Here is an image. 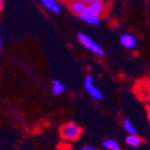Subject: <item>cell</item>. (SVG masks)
Returning a JSON list of instances; mask_svg holds the SVG:
<instances>
[{"label": "cell", "mask_w": 150, "mask_h": 150, "mask_svg": "<svg viewBox=\"0 0 150 150\" xmlns=\"http://www.w3.org/2000/svg\"><path fill=\"white\" fill-rule=\"evenodd\" d=\"M59 132H61V137L65 141L74 142L80 138L82 134V129L75 122H67L61 127Z\"/></svg>", "instance_id": "cell-1"}, {"label": "cell", "mask_w": 150, "mask_h": 150, "mask_svg": "<svg viewBox=\"0 0 150 150\" xmlns=\"http://www.w3.org/2000/svg\"><path fill=\"white\" fill-rule=\"evenodd\" d=\"M77 39L82 46H84L88 50L93 52L94 54H96V55H99V56L104 55V49H103L99 44H97V43L88 35H86V33H78Z\"/></svg>", "instance_id": "cell-2"}, {"label": "cell", "mask_w": 150, "mask_h": 150, "mask_svg": "<svg viewBox=\"0 0 150 150\" xmlns=\"http://www.w3.org/2000/svg\"><path fill=\"white\" fill-rule=\"evenodd\" d=\"M83 87L84 90L89 94V96H91L94 100L101 101L103 100V93L98 87H96V84L94 83V78L91 75H87L83 79Z\"/></svg>", "instance_id": "cell-3"}, {"label": "cell", "mask_w": 150, "mask_h": 150, "mask_svg": "<svg viewBox=\"0 0 150 150\" xmlns=\"http://www.w3.org/2000/svg\"><path fill=\"white\" fill-rule=\"evenodd\" d=\"M106 12V4L103 0H99L96 2L92 3V4L88 5L87 8V13L90 15H93V16L96 17H100L102 15H104Z\"/></svg>", "instance_id": "cell-4"}, {"label": "cell", "mask_w": 150, "mask_h": 150, "mask_svg": "<svg viewBox=\"0 0 150 150\" xmlns=\"http://www.w3.org/2000/svg\"><path fill=\"white\" fill-rule=\"evenodd\" d=\"M119 41H120V44L128 50L134 49L137 47V45H138L137 38L134 35H131V33H122L119 37Z\"/></svg>", "instance_id": "cell-5"}, {"label": "cell", "mask_w": 150, "mask_h": 150, "mask_svg": "<svg viewBox=\"0 0 150 150\" xmlns=\"http://www.w3.org/2000/svg\"><path fill=\"white\" fill-rule=\"evenodd\" d=\"M88 5L80 0H71L69 2V9L76 16L80 17L81 15L87 13Z\"/></svg>", "instance_id": "cell-6"}, {"label": "cell", "mask_w": 150, "mask_h": 150, "mask_svg": "<svg viewBox=\"0 0 150 150\" xmlns=\"http://www.w3.org/2000/svg\"><path fill=\"white\" fill-rule=\"evenodd\" d=\"M40 2L44 5L46 9L54 14H59L62 12V6L56 0H40Z\"/></svg>", "instance_id": "cell-7"}, {"label": "cell", "mask_w": 150, "mask_h": 150, "mask_svg": "<svg viewBox=\"0 0 150 150\" xmlns=\"http://www.w3.org/2000/svg\"><path fill=\"white\" fill-rule=\"evenodd\" d=\"M78 18H79L82 22H84V23L90 24V25H93V26L99 25V24H100V22H101L100 17L93 16V15H90V14H88V13L81 15V16L78 17Z\"/></svg>", "instance_id": "cell-8"}, {"label": "cell", "mask_w": 150, "mask_h": 150, "mask_svg": "<svg viewBox=\"0 0 150 150\" xmlns=\"http://www.w3.org/2000/svg\"><path fill=\"white\" fill-rule=\"evenodd\" d=\"M66 91V87L65 84L59 79H54L52 81L51 84V93L53 96H59V95H62L64 92Z\"/></svg>", "instance_id": "cell-9"}, {"label": "cell", "mask_w": 150, "mask_h": 150, "mask_svg": "<svg viewBox=\"0 0 150 150\" xmlns=\"http://www.w3.org/2000/svg\"><path fill=\"white\" fill-rule=\"evenodd\" d=\"M142 139L138 136V134H127L126 139H125V143L128 145L129 147H139L142 144Z\"/></svg>", "instance_id": "cell-10"}, {"label": "cell", "mask_w": 150, "mask_h": 150, "mask_svg": "<svg viewBox=\"0 0 150 150\" xmlns=\"http://www.w3.org/2000/svg\"><path fill=\"white\" fill-rule=\"evenodd\" d=\"M103 149L105 150H116L120 147V145L118 144V142L114 139H105V140L102 141L101 143Z\"/></svg>", "instance_id": "cell-11"}, {"label": "cell", "mask_w": 150, "mask_h": 150, "mask_svg": "<svg viewBox=\"0 0 150 150\" xmlns=\"http://www.w3.org/2000/svg\"><path fill=\"white\" fill-rule=\"evenodd\" d=\"M122 126L128 134H137V127L129 119H124L122 121Z\"/></svg>", "instance_id": "cell-12"}, {"label": "cell", "mask_w": 150, "mask_h": 150, "mask_svg": "<svg viewBox=\"0 0 150 150\" xmlns=\"http://www.w3.org/2000/svg\"><path fill=\"white\" fill-rule=\"evenodd\" d=\"M77 150H98L96 147H94V146H92V145H84V146H82L81 148H79V149H77Z\"/></svg>", "instance_id": "cell-13"}, {"label": "cell", "mask_w": 150, "mask_h": 150, "mask_svg": "<svg viewBox=\"0 0 150 150\" xmlns=\"http://www.w3.org/2000/svg\"><path fill=\"white\" fill-rule=\"evenodd\" d=\"M80 1H82V2L86 3L87 5H90V4H92V3L96 2V1H99V0H80Z\"/></svg>", "instance_id": "cell-14"}, {"label": "cell", "mask_w": 150, "mask_h": 150, "mask_svg": "<svg viewBox=\"0 0 150 150\" xmlns=\"http://www.w3.org/2000/svg\"><path fill=\"white\" fill-rule=\"evenodd\" d=\"M147 119H148V122H149V125H150V105L147 108Z\"/></svg>", "instance_id": "cell-15"}, {"label": "cell", "mask_w": 150, "mask_h": 150, "mask_svg": "<svg viewBox=\"0 0 150 150\" xmlns=\"http://www.w3.org/2000/svg\"><path fill=\"white\" fill-rule=\"evenodd\" d=\"M3 9V0H0V12Z\"/></svg>", "instance_id": "cell-16"}, {"label": "cell", "mask_w": 150, "mask_h": 150, "mask_svg": "<svg viewBox=\"0 0 150 150\" xmlns=\"http://www.w3.org/2000/svg\"><path fill=\"white\" fill-rule=\"evenodd\" d=\"M2 46H3V44H2V39H1V35H0V49L2 48Z\"/></svg>", "instance_id": "cell-17"}, {"label": "cell", "mask_w": 150, "mask_h": 150, "mask_svg": "<svg viewBox=\"0 0 150 150\" xmlns=\"http://www.w3.org/2000/svg\"><path fill=\"white\" fill-rule=\"evenodd\" d=\"M116 150H123V149H122L121 147H119V148H118V149H116Z\"/></svg>", "instance_id": "cell-18"}]
</instances>
